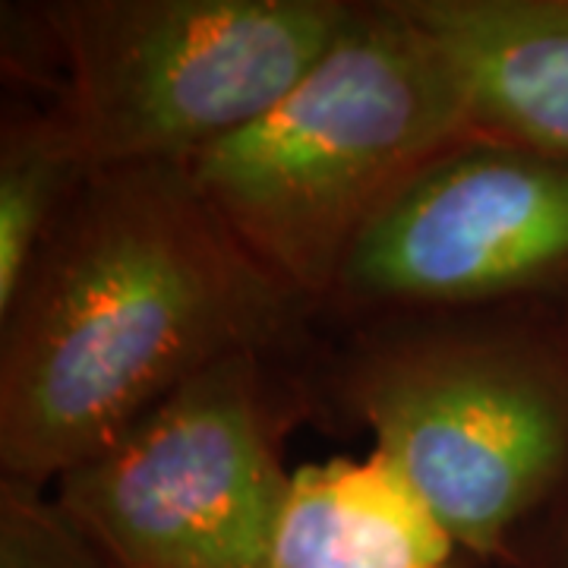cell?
Returning <instances> with one entry per match:
<instances>
[{
    "mask_svg": "<svg viewBox=\"0 0 568 568\" xmlns=\"http://www.w3.org/2000/svg\"><path fill=\"white\" fill-rule=\"evenodd\" d=\"M316 325L186 164L95 168L0 310V477L54 487L231 357L310 366Z\"/></svg>",
    "mask_w": 568,
    "mask_h": 568,
    "instance_id": "1",
    "label": "cell"
},
{
    "mask_svg": "<svg viewBox=\"0 0 568 568\" xmlns=\"http://www.w3.org/2000/svg\"><path fill=\"white\" fill-rule=\"evenodd\" d=\"M306 366L316 417L366 429L458 549L506 566L568 480V310L388 313Z\"/></svg>",
    "mask_w": 568,
    "mask_h": 568,
    "instance_id": "2",
    "label": "cell"
},
{
    "mask_svg": "<svg viewBox=\"0 0 568 568\" xmlns=\"http://www.w3.org/2000/svg\"><path fill=\"white\" fill-rule=\"evenodd\" d=\"M474 126L458 67L405 3L354 0L294 89L183 164L246 253L320 323L361 231Z\"/></svg>",
    "mask_w": 568,
    "mask_h": 568,
    "instance_id": "3",
    "label": "cell"
},
{
    "mask_svg": "<svg viewBox=\"0 0 568 568\" xmlns=\"http://www.w3.org/2000/svg\"><path fill=\"white\" fill-rule=\"evenodd\" d=\"M61 82L92 168L186 162L263 118L354 0H51Z\"/></svg>",
    "mask_w": 568,
    "mask_h": 568,
    "instance_id": "4",
    "label": "cell"
},
{
    "mask_svg": "<svg viewBox=\"0 0 568 568\" xmlns=\"http://www.w3.org/2000/svg\"><path fill=\"white\" fill-rule=\"evenodd\" d=\"M304 369L256 354L215 364L67 470L54 503L108 568H268L284 436L316 417Z\"/></svg>",
    "mask_w": 568,
    "mask_h": 568,
    "instance_id": "5",
    "label": "cell"
},
{
    "mask_svg": "<svg viewBox=\"0 0 568 568\" xmlns=\"http://www.w3.org/2000/svg\"><path fill=\"white\" fill-rule=\"evenodd\" d=\"M496 306L568 310V155L474 126L361 231L320 323Z\"/></svg>",
    "mask_w": 568,
    "mask_h": 568,
    "instance_id": "6",
    "label": "cell"
},
{
    "mask_svg": "<svg viewBox=\"0 0 568 568\" xmlns=\"http://www.w3.org/2000/svg\"><path fill=\"white\" fill-rule=\"evenodd\" d=\"M458 544L383 452L291 470L268 568H455Z\"/></svg>",
    "mask_w": 568,
    "mask_h": 568,
    "instance_id": "7",
    "label": "cell"
},
{
    "mask_svg": "<svg viewBox=\"0 0 568 568\" xmlns=\"http://www.w3.org/2000/svg\"><path fill=\"white\" fill-rule=\"evenodd\" d=\"M446 48L474 121L568 155V0H402Z\"/></svg>",
    "mask_w": 568,
    "mask_h": 568,
    "instance_id": "8",
    "label": "cell"
},
{
    "mask_svg": "<svg viewBox=\"0 0 568 568\" xmlns=\"http://www.w3.org/2000/svg\"><path fill=\"white\" fill-rule=\"evenodd\" d=\"M95 168L58 104L17 95L0 114V310Z\"/></svg>",
    "mask_w": 568,
    "mask_h": 568,
    "instance_id": "9",
    "label": "cell"
},
{
    "mask_svg": "<svg viewBox=\"0 0 568 568\" xmlns=\"http://www.w3.org/2000/svg\"><path fill=\"white\" fill-rule=\"evenodd\" d=\"M0 568H108L54 496L0 477Z\"/></svg>",
    "mask_w": 568,
    "mask_h": 568,
    "instance_id": "10",
    "label": "cell"
},
{
    "mask_svg": "<svg viewBox=\"0 0 568 568\" xmlns=\"http://www.w3.org/2000/svg\"><path fill=\"white\" fill-rule=\"evenodd\" d=\"M503 568H568V480L515 537Z\"/></svg>",
    "mask_w": 568,
    "mask_h": 568,
    "instance_id": "11",
    "label": "cell"
},
{
    "mask_svg": "<svg viewBox=\"0 0 568 568\" xmlns=\"http://www.w3.org/2000/svg\"><path fill=\"white\" fill-rule=\"evenodd\" d=\"M455 568H467V566H465V562H458V566H455Z\"/></svg>",
    "mask_w": 568,
    "mask_h": 568,
    "instance_id": "12",
    "label": "cell"
}]
</instances>
